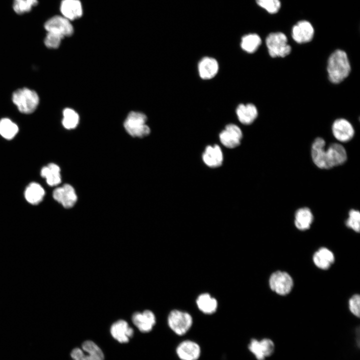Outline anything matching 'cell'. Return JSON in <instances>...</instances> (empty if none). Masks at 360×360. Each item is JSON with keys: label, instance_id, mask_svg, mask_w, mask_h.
<instances>
[{"label": "cell", "instance_id": "obj_1", "mask_svg": "<svg viewBox=\"0 0 360 360\" xmlns=\"http://www.w3.org/2000/svg\"><path fill=\"white\" fill-rule=\"evenodd\" d=\"M325 140L318 137L311 147V156L314 164L320 169L328 170L344 164L347 160L346 151L338 143L330 144L327 148Z\"/></svg>", "mask_w": 360, "mask_h": 360}, {"label": "cell", "instance_id": "obj_2", "mask_svg": "<svg viewBox=\"0 0 360 360\" xmlns=\"http://www.w3.org/2000/svg\"><path fill=\"white\" fill-rule=\"evenodd\" d=\"M350 70V62L344 50L338 49L332 53L327 66L328 77L331 82L340 83L348 76Z\"/></svg>", "mask_w": 360, "mask_h": 360}, {"label": "cell", "instance_id": "obj_3", "mask_svg": "<svg viewBox=\"0 0 360 360\" xmlns=\"http://www.w3.org/2000/svg\"><path fill=\"white\" fill-rule=\"evenodd\" d=\"M12 100L20 112L30 114L37 108L40 98L34 90L24 88L14 92Z\"/></svg>", "mask_w": 360, "mask_h": 360}, {"label": "cell", "instance_id": "obj_4", "mask_svg": "<svg viewBox=\"0 0 360 360\" xmlns=\"http://www.w3.org/2000/svg\"><path fill=\"white\" fill-rule=\"evenodd\" d=\"M167 322L169 328L174 334L178 336H183L192 327L193 318L188 312L174 309L168 314Z\"/></svg>", "mask_w": 360, "mask_h": 360}, {"label": "cell", "instance_id": "obj_5", "mask_svg": "<svg viewBox=\"0 0 360 360\" xmlns=\"http://www.w3.org/2000/svg\"><path fill=\"white\" fill-rule=\"evenodd\" d=\"M146 116L143 113L132 112L124 122V127L132 136L142 138L150 133V128L146 124Z\"/></svg>", "mask_w": 360, "mask_h": 360}, {"label": "cell", "instance_id": "obj_6", "mask_svg": "<svg viewBox=\"0 0 360 360\" xmlns=\"http://www.w3.org/2000/svg\"><path fill=\"white\" fill-rule=\"evenodd\" d=\"M266 44L268 54L272 58H284L292 51L286 36L282 32L270 34L266 38Z\"/></svg>", "mask_w": 360, "mask_h": 360}, {"label": "cell", "instance_id": "obj_7", "mask_svg": "<svg viewBox=\"0 0 360 360\" xmlns=\"http://www.w3.org/2000/svg\"><path fill=\"white\" fill-rule=\"evenodd\" d=\"M268 284L272 290L278 295L286 296L292 290L294 280L288 272L277 270L270 276Z\"/></svg>", "mask_w": 360, "mask_h": 360}, {"label": "cell", "instance_id": "obj_8", "mask_svg": "<svg viewBox=\"0 0 360 360\" xmlns=\"http://www.w3.org/2000/svg\"><path fill=\"white\" fill-rule=\"evenodd\" d=\"M70 356L73 360H104V357L100 348L92 340L83 342L82 348L72 350Z\"/></svg>", "mask_w": 360, "mask_h": 360}, {"label": "cell", "instance_id": "obj_9", "mask_svg": "<svg viewBox=\"0 0 360 360\" xmlns=\"http://www.w3.org/2000/svg\"><path fill=\"white\" fill-rule=\"evenodd\" d=\"M44 28L47 32L58 34L63 38L72 36L74 32L70 20L62 16H54L49 18L44 23Z\"/></svg>", "mask_w": 360, "mask_h": 360}, {"label": "cell", "instance_id": "obj_10", "mask_svg": "<svg viewBox=\"0 0 360 360\" xmlns=\"http://www.w3.org/2000/svg\"><path fill=\"white\" fill-rule=\"evenodd\" d=\"M176 354L180 360H198L201 356L202 348L197 342L188 339L176 346Z\"/></svg>", "mask_w": 360, "mask_h": 360}, {"label": "cell", "instance_id": "obj_11", "mask_svg": "<svg viewBox=\"0 0 360 360\" xmlns=\"http://www.w3.org/2000/svg\"><path fill=\"white\" fill-rule=\"evenodd\" d=\"M219 138L223 146L227 148H234L240 144L242 132L238 126L230 124L226 125L224 130L221 132Z\"/></svg>", "mask_w": 360, "mask_h": 360}, {"label": "cell", "instance_id": "obj_12", "mask_svg": "<svg viewBox=\"0 0 360 360\" xmlns=\"http://www.w3.org/2000/svg\"><path fill=\"white\" fill-rule=\"evenodd\" d=\"M332 130L335 138L342 142H349L354 135V130L352 124L343 118L336 120L332 124Z\"/></svg>", "mask_w": 360, "mask_h": 360}, {"label": "cell", "instance_id": "obj_13", "mask_svg": "<svg viewBox=\"0 0 360 360\" xmlns=\"http://www.w3.org/2000/svg\"><path fill=\"white\" fill-rule=\"evenodd\" d=\"M52 196L55 200L66 208H72L77 200L75 190L70 184H64L56 188L53 192Z\"/></svg>", "mask_w": 360, "mask_h": 360}, {"label": "cell", "instance_id": "obj_14", "mask_svg": "<svg viewBox=\"0 0 360 360\" xmlns=\"http://www.w3.org/2000/svg\"><path fill=\"white\" fill-rule=\"evenodd\" d=\"M132 320L134 325L142 332L152 331L156 324V317L154 313L148 310L134 313Z\"/></svg>", "mask_w": 360, "mask_h": 360}, {"label": "cell", "instance_id": "obj_15", "mask_svg": "<svg viewBox=\"0 0 360 360\" xmlns=\"http://www.w3.org/2000/svg\"><path fill=\"white\" fill-rule=\"evenodd\" d=\"M292 36L297 43H306L312 40L314 36V29L308 21L301 20L293 26Z\"/></svg>", "mask_w": 360, "mask_h": 360}, {"label": "cell", "instance_id": "obj_16", "mask_svg": "<svg viewBox=\"0 0 360 360\" xmlns=\"http://www.w3.org/2000/svg\"><path fill=\"white\" fill-rule=\"evenodd\" d=\"M110 332L114 340L120 343L124 344L128 342L134 332L127 322L119 320L112 324Z\"/></svg>", "mask_w": 360, "mask_h": 360}, {"label": "cell", "instance_id": "obj_17", "mask_svg": "<svg viewBox=\"0 0 360 360\" xmlns=\"http://www.w3.org/2000/svg\"><path fill=\"white\" fill-rule=\"evenodd\" d=\"M204 163L208 167L216 168L223 162V154L220 148L216 144L207 146L202 156Z\"/></svg>", "mask_w": 360, "mask_h": 360}, {"label": "cell", "instance_id": "obj_18", "mask_svg": "<svg viewBox=\"0 0 360 360\" xmlns=\"http://www.w3.org/2000/svg\"><path fill=\"white\" fill-rule=\"evenodd\" d=\"M60 10L62 16L70 21L80 18L82 14V6L79 0H62Z\"/></svg>", "mask_w": 360, "mask_h": 360}, {"label": "cell", "instance_id": "obj_19", "mask_svg": "<svg viewBox=\"0 0 360 360\" xmlns=\"http://www.w3.org/2000/svg\"><path fill=\"white\" fill-rule=\"evenodd\" d=\"M218 70L217 60L212 57L206 56L198 64L200 76L204 80H210L216 76Z\"/></svg>", "mask_w": 360, "mask_h": 360}, {"label": "cell", "instance_id": "obj_20", "mask_svg": "<svg viewBox=\"0 0 360 360\" xmlns=\"http://www.w3.org/2000/svg\"><path fill=\"white\" fill-rule=\"evenodd\" d=\"M334 256L328 248L322 247L313 254L312 260L315 266L322 270H327L334 262Z\"/></svg>", "mask_w": 360, "mask_h": 360}, {"label": "cell", "instance_id": "obj_21", "mask_svg": "<svg viewBox=\"0 0 360 360\" xmlns=\"http://www.w3.org/2000/svg\"><path fill=\"white\" fill-rule=\"evenodd\" d=\"M236 114L238 120L243 124H252L256 118L258 111L252 104H240L236 108Z\"/></svg>", "mask_w": 360, "mask_h": 360}, {"label": "cell", "instance_id": "obj_22", "mask_svg": "<svg viewBox=\"0 0 360 360\" xmlns=\"http://www.w3.org/2000/svg\"><path fill=\"white\" fill-rule=\"evenodd\" d=\"M313 220V214L308 208H300L295 212L294 224L300 230L304 231L309 229Z\"/></svg>", "mask_w": 360, "mask_h": 360}, {"label": "cell", "instance_id": "obj_23", "mask_svg": "<svg viewBox=\"0 0 360 360\" xmlns=\"http://www.w3.org/2000/svg\"><path fill=\"white\" fill-rule=\"evenodd\" d=\"M196 304L198 310L206 314H213L218 306L216 299L207 292L201 294L197 297Z\"/></svg>", "mask_w": 360, "mask_h": 360}, {"label": "cell", "instance_id": "obj_24", "mask_svg": "<svg viewBox=\"0 0 360 360\" xmlns=\"http://www.w3.org/2000/svg\"><path fill=\"white\" fill-rule=\"evenodd\" d=\"M40 175L51 186L58 185L62 180L60 168L56 164L50 163L44 166L40 170Z\"/></svg>", "mask_w": 360, "mask_h": 360}, {"label": "cell", "instance_id": "obj_25", "mask_svg": "<svg viewBox=\"0 0 360 360\" xmlns=\"http://www.w3.org/2000/svg\"><path fill=\"white\" fill-rule=\"evenodd\" d=\"M24 198L31 204H38L44 199L45 191L42 186L36 182L28 184L24 190Z\"/></svg>", "mask_w": 360, "mask_h": 360}, {"label": "cell", "instance_id": "obj_26", "mask_svg": "<svg viewBox=\"0 0 360 360\" xmlns=\"http://www.w3.org/2000/svg\"><path fill=\"white\" fill-rule=\"evenodd\" d=\"M261 44L262 40L258 35L250 34L242 38L240 46L244 51L252 54L256 51Z\"/></svg>", "mask_w": 360, "mask_h": 360}, {"label": "cell", "instance_id": "obj_27", "mask_svg": "<svg viewBox=\"0 0 360 360\" xmlns=\"http://www.w3.org/2000/svg\"><path fill=\"white\" fill-rule=\"evenodd\" d=\"M18 132L17 124L8 118L0 120V135L4 138L9 140L12 139Z\"/></svg>", "mask_w": 360, "mask_h": 360}, {"label": "cell", "instance_id": "obj_28", "mask_svg": "<svg viewBox=\"0 0 360 360\" xmlns=\"http://www.w3.org/2000/svg\"><path fill=\"white\" fill-rule=\"evenodd\" d=\"M62 114V124L64 128L70 130L76 127L79 122V116L74 110L65 108Z\"/></svg>", "mask_w": 360, "mask_h": 360}, {"label": "cell", "instance_id": "obj_29", "mask_svg": "<svg viewBox=\"0 0 360 360\" xmlns=\"http://www.w3.org/2000/svg\"><path fill=\"white\" fill-rule=\"evenodd\" d=\"M38 0H14L13 9L18 14L30 12L38 4Z\"/></svg>", "mask_w": 360, "mask_h": 360}, {"label": "cell", "instance_id": "obj_30", "mask_svg": "<svg viewBox=\"0 0 360 360\" xmlns=\"http://www.w3.org/2000/svg\"><path fill=\"white\" fill-rule=\"evenodd\" d=\"M346 225L356 232L360 230V213L359 210L351 209L348 212V217L346 221Z\"/></svg>", "mask_w": 360, "mask_h": 360}, {"label": "cell", "instance_id": "obj_31", "mask_svg": "<svg viewBox=\"0 0 360 360\" xmlns=\"http://www.w3.org/2000/svg\"><path fill=\"white\" fill-rule=\"evenodd\" d=\"M257 4L270 14L276 13L280 8L279 0H256Z\"/></svg>", "mask_w": 360, "mask_h": 360}, {"label": "cell", "instance_id": "obj_32", "mask_svg": "<svg viewBox=\"0 0 360 360\" xmlns=\"http://www.w3.org/2000/svg\"><path fill=\"white\" fill-rule=\"evenodd\" d=\"M248 349L256 360H265L260 340L252 338L248 344Z\"/></svg>", "mask_w": 360, "mask_h": 360}, {"label": "cell", "instance_id": "obj_33", "mask_svg": "<svg viewBox=\"0 0 360 360\" xmlns=\"http://www.w3.org/2000/svg\"><path fill=\"white\" fill-rule=\"evenodd\" d=\"M62 38V36L58 34L47 32L44 43L48 48H57L60 46Z\"/></svg>", "mask_w": 360, "mask_h": 360}, {"label": "cell", "instance_id": "obj_34", "mask_svg": "<svg viewBox=\"0 0 360 360\" xmlns=\"http://www.w3.org/2000/svg\"><path fill=\"white\" fill-rule=\"evenodd\" d=\"M348 308L350 312L356 316H360V296L358 294H354L348 300Z\"/></svg>", "mask_w": 360, "mask_h": 360}, {"label": "cell", "instance_id": "obj_35", "mask_svg": "<svg viewBox=\"0 0 360 360\" xmlns=\"http://www.w3.org/2000/svg\"><path fill=\"white\" fill-rule=\"evenodd\" d=\"M262 352L267 358L271 356L274 352L275 346L272 340L268 338H264L260 340Z\"/></svg>", "mask_w": 360, "mask_h": 360}]
</instances>
